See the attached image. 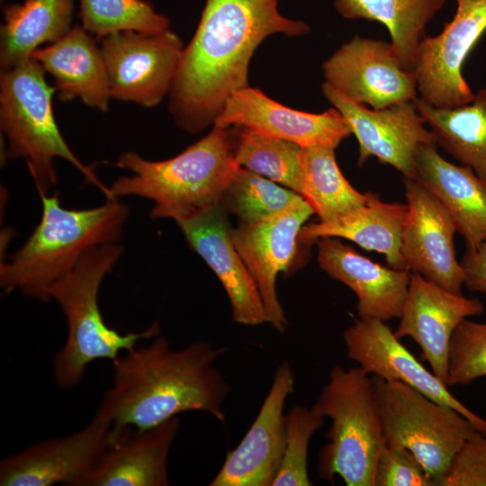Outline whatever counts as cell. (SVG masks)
Wrapping results in <instances>:
<instances>
[{"instance_id":"obj_1","label":"cell","mask_w":486,"mask_h":486,"mask_svg":"<svg viewBox=\"0 0 486 486\" xmlns=\"http://www.w3.org/2000/svg\"><path fill=\"white\" fill-rule=\"evenodd\" d=\"M309 31L304 22L282 15L278 0H205L168 94L175 122L189 133L213 124L228 97L248 86L251 58L265 39Z\"/></svg>"},{"instance_id":"obj_2","label":"cell","mask_w":486,"mask_h":486,"mask_svg":"<svg viewBox=\"0 0 486 486\" xmlns=\"http://www.w3.org/2000/svg\"><path fill=\"white\" fill-rule=\"evenodd\" d=\"M227 350L204 340L176 350L165 338L135 346L112 361V384L97 411L116 435L141 432L192 410L223 422L230 384L215 364Z\"/></svg>"},{"instance_id":"obj_3","label":"cell","mask_w":486,"mask_h":486,"mask_svg":"<svg viewBox=\"0 0 486 486\" xmlns=\"http://www.w3.org/2000/svg\"><path fill=\"white\" fill-rule=\"evenodd\" d=\"M42 214L24 244L1 261L0 284L4 292L19 290L50 301V289L69 273L90 248L117 243L130 211L118 199L82 210L64 208L58 194H40Z\"/></svg>"},{"instance_id":"obj_4","label":"cell","mask_w":486,"mask_h":486,"mask_svg":"<svg viewBox=\"0 0 486 486\" xmlns=\"http://www.w3.org/2000/svg\"><path fill=\"white\" fill-rule=\"evenodd\" d=\"M113 165L131 175L109 187L114 198L140 196L154 202L149 216L176 222L220 203L240 167L235 161L226 129H213L180 154L151 161L135 151L119 156Z\"/></svg>"},{"instance_id":"obj_5","label":"cell","mask_w":486,"mask_h":486,"mask_svg":"<svg viewBox=\"0 0 486 486\" xmlns=\"http://www.w3.org/2000/svg\"><path fill=\"white\" fill-rule=\"evenodd\" d=\"M122 251L117 243L88 249L49 291V299L59 305L68 326L66 342L53 359L54 380L62 389L76 386L92 362L112 361L122 351L135 347L138 341L159 333L156 322L141 332L121 334L103 318L98 303L100 285Z\"/></svg>"},{"instance_id":"obj_6","label":"cell","mask_w":486,"mask_h":486,"mask_svg":"<svg viewBox=\"0 0 486 486\" xmlns=\"http://www.w3.org/2000/svg\"><path fill=\"white\" fill-rule=\"evenodd\" d=\"M45 73L32 58L0 70V128L6 140L4 159L25 160L39 194H48L55 186L54 159L63 158L97 186L106 199H117L63 138L52 108L56 89L47 83Z\"/></svg>"},{"instance_id":"obj_7","label":"cell","mask_w":486,"mask_h":486,"mask_svg":"<svg viewBox=\"0 0 486 486\" xmlns=\"http://www.w3.org/2000/svg\"><path fill=\"white\" fill-rule=\"evenodd\" d=\"M312 410L331 421L328 442L317 464L320 478L346 486H374L377 459L384 444L373 378L359 366L335 365Z\"/></svg>"},{"instance_id":"obj_8","label":"cell","mask_w":486,"mask_h":486,"mask_svg":"<svg viewBox=\"0 0 486 486\" xmlns=\"http://www.w3.org/2000/svg\"><path fill=\"white\" fill-rule=\"evenodd\" d=\"M385 444L409 449L433 482L467 441L482 434L453 408L397 381L372 376Z\"/></svg>"},{"instance_id":"obj_9","label":"cell","mask_w":486,"mask_h":486,"mask_svg":"<svg viewBox=\"0 0 486 486\" xmlns=\"http://www.w3.org/2000/svg\"><path fill=\"white\" fill-rule=\"evenodd\" d=\"M184 45L170 30L120 31L101 40L111 98L152 108L168 95Z\"/></svg>"},{"instance_id":"obj_10","label":"cell","mask_w":486,"mask_h":486,"mask_svg":"<svg viewBox=\"0 0 486 486\" xmlns=\"http://www.w3.org/2000/svg\"><path fill=\"white\" fill-rule=\"evenodd\" d=\"M456 13L442 32L425 37L414 67L418 97L439 108H455L472 101L474 94L463 66L486 31V0H454Z\"/></svg>"},{"instance_id":"obj_11","label":"cell","mask_w":486,"mask_h":486,"mask_svg":"<svg viewBox=\"0 0 486 486\" xmlns=\"http://www.w3.org/2000/svg\"><path fill=\"white\" fill-rule=\"evenodd\" d=\"M321 89L357 140L358 166L374 157L400 171L404 177L414 178L415 158L419 146L436 145V140L413 101L370 109L348 99L326 82Z\"/></svg>"},{"instance_id":"obj_12","label":"cell","mask_w":486,"mask_h":486,"mask_svg":"<svg viewBox=\"0 0 486 486\" xmlns=\"http://www.w3.org/2000/svg\"><path fill=\"white\" fill-rule=\"evenodd\" d=\"M111 421L96 411L83 428L49 438L0 462L1 486H79L109 446L118 437Z\"/></svg>"},{"instance_id":"obj_13","label":"cell","mask_w":486,"mask_h":486,"mask_svg":"<svg viewBox=\"0 0 486 486\" xmlns=\"http://www.w3.org/2000/svg\"><path fill=\"white\" fill-rule=\"evenodd\" d=\"M322 69L326 83L373 109L418 96L415 74L402 68L391 41L356 35L337 50Z\"/></svg>"},{"instance_id":"obj_14","label":"cell","mask_w":486,"mask_h":486,"mask_svg":"<svg viewBox=\"0 0 486 486\" xmlns=\"http://www.w3.org/2000/svg\"><path fill=\"white\" fill-rule=\"evenodd\" d=\"M408 215L400 253L409 271L456 294L464 273L454 248L455 223L441 201L415 179L404 177Z\"/></svg>"},{"instance_id":"obj_15","label":"cell","mask_w":486,"mask_h":486,"mask_svg":"<svg viewBox=\"0 0 486 486\" xmlns=\"http://www.w3.org/2000/svg\"><path fill=\"white\" fill-rule=\"evenodd\" d=\"M294 384L291 364L282 362L255 420L239 444L227 454L211 486H272L285 446L284 406Z\"/></svg>"},{"instance_id":"obj_16","label":"cell","mask_w":486,"mask_h":486,"mask_svg":"<svg viewBox=\"0 0 486 486\" xmlns=\"http://www.w3.org/2000/svg\"><path fill=\"white\" fill-rule=\"evenodd\" d=\"M381 320L358 318L343 332L347 356L369 375L405 383L449 406L486 435V419L463 404L429 372Z\"/></svg>"},{"instance_id":"obj_17","label":"cell","mask_w":486,"mask_h":486,"mask_svg":"<svg viewBox=\"0 0 486 486\" xmlns=\"http://www.w3.org/2000/svg\"><path fill=\"white\" fill-rule=\"evenodd\" d=\"M313 213L301 196L273 217L231 230L233 243L257 285L267 323L278 332L286 329L287 320L276 294V275L291 264L299 232Z\"/></svg>"},{"instance_id":"obj_18","label":"cell","mask_w":486,"mask_h":486,"mask_svg":"<svg viewBox=\"0 0 486 486\" xmlns=\"http://www.w3.org/2000/svg\"><path fill=\"white\" fill-rule=\"evenodd\" d=\"M213 126L246 127L292 141L302 148L325 146L336 148L352 134L339 112L332 107L320 113L289 108L249 86L233 92L226 100Z\"/></svg>"},{"instance_id":"obj_19","label":"cell","mask_w":486,"mask_h":486,"mask_svg":"<svg viewBox=\"0 0 486 486\" xmlns=\"http://www.w3.org/2000/svg\"><path fill=\"white\" fill-rule=\"evenodd\" d=\"M477 298L456 294L411 272L408 292L394 331L399 338H411L421 348L432 372L446 384L452 335L459 323L484 312Z\"/></svg>"},{"instance_id":"obj_20","label":"cell","mask_w":486,"mask_h":486,"mask_svg":"<svg viewBox=\"0 0 486 486\" xmlns=\"http://www.w3.org/2000/svg\"><path fill=\"white\" fill-rule=\"evenodd\" d=\"M191 248L220 281L235 322L256 326L267 322L257 285L238 252L220 203L176 221Z\"/></svg>"},{"instance_id":"obj_21","label":"cell","mask_w":486,"mask_h":486,"mask_svg":"<svg viewBox=\"0 0 486 486\" xmlns=\"http://www.w3.org/2000/svg\"><path fill=\"white\" fill-rule=\"evenodd\" d=\"M317 245L320 268L356 295L358 318L400 319L410 271L375 263L337 238H320Z\"/></svg>"},{"instance_id":"obj_22","label":"cell","mask_w":486,"mask_h":486,"mask_svg":"<svg viewBox=\"0 0 486 486\" xmlns=\"http://www.w3.org/2000/svg\"><path fill=\"white\" fill-rule=\"evenodd\" d=\"M180 421L174 417L152 428L129 430L102 454L79 486H167V460Z\"/></svg>"},{"instance_id":"obj_23","label":"cell","mask_w":486,"mask_h":486,"mask_svg":"<svg viewBox=\"0 0 486 486\" xmlns=\"http://www.w3.org/2000/svg\"><path fill=\"white\" fill-rule=\"evenodd\" d=\"M413 179L445 205L467 248L486 241V181L471 167L445 159L436 145L423 144L416 154Z\"/></svg>"},{"instance_id":"obj_24","label":"cell","mask_w":486,"mask_h":486,"mask_svg":"<svg viewBox=\"0 0 486 486\" xmlns=\"http://www.w3.org/2000/svg\"><path fill=\"white\" fill-rule=\"evenodd\" d=\"M32 58L54 79L60 101L79 98L105 112L111 99L107 72L100 47L82 25H76L58 41L39 48Z\"/></svg>"},{"instance_id":"obj_25","label":"cell","mask_w":486,"mask_h":486,"mask_svg":"<svg viewBox=\"0 0 486 486\" xmlns=\"http://www.w3.org/2000/svg\"><path fill=\"white\" fill-rule=\"evenodd\" d=\"M366 203L328 221L302 226L298 240L305 243L324 237L343 238L385 256L388 266L408 270L400 253V235L408 215L407 203L382 202L367 192Z\"/></svg>"},{"instance_id":"obj_26","label":"cell","mask_w":486,"mask_h":486,"mask_svg":"<svg viewBox=\"0 0 486 486\" xmlns=\"http://www.w3.org/2000/svg\"><path fill=\"white\" fill-rule=\"evenodd\" d=\"M74 0H23L4 7L0 28V70L32 58L43 43H54L72 28Z\"/></svg>"},{"instance_id":"obj_27","label":"cell","mask_w":486,"mask_h":486,"mask_svg":"<svg viewBox=\"0 0 486 486\" xmlns=\"http://www.w3.org/2000/svg\"><path fill=\"white\" fill-rule=\"evenodd\" d=\"M418 112L433 132L436 145L486 181V88L472 102L455 108H439L418 96Z\"/></svg>"},{"instance_id":"obj_28","label":"cell","mask_w":486,"mask_h":486,"mask_svg":"<svg viewBox=\"0 0 486 486\" xmlns=\"http://www.w3.org/2000/svg\"><path fill=\"white\" fill-rule=\"evenodd\" d=\"M447 0H334L337 12L347 19L383 24L402 68L413 71L428 23Z\"/></svg>"},{"instance_id":"obj_29","label":"cell","mask_w":486,"mask_h":486,"mask_svg":"<svg viewBox=\"0 0 486 486\" xmlns=\"http://www.w3.org/2000/svg\"><path fill=\"white\" fill-rule=\"evenodd\" d=\"M334 148H302V196L308 202L320 221L332 220L364 206L368 193L356 190L343 176Z\"/></svg>"},{"instance_id":"obj_30","label":"cell","mask_w":486,"mask_h":486,"mask_svg":"<svg viewBox=\"0 0 486 486\" xmlns=\"http://www.w3.org/2000/svg\"><path fill=\"white\" fill-rule=\"evenodd\" d=\"M232 148L236 163L295 193L302 194V172L298 144L239 127ZM302 195V194H301Z\"/></svg>"},{"instance_id":"obj_31","label":"cell","mask_w":486,"mask_h":486,"mask_svg":"<svg viewBox=\"0 0 486 486\" xmlns=\"http://www.w3.org/2000/svg\"><path fill=\"white\" fill-rule=\"evenodd\" d=\"M82 27L97 40L120 31L169 30L168 18L145 0H79Z\"/></svg>"},{"instance_id":"obj_32","label":"cell","mask_w":486,"mask_h":486,"mask_svg":"<svg viewBox=\"0 0 486 486\" xmlns=\"http://www.w3.org/2000/svg\"><path fill=\"white\" fill-rule=\"evenodd\" d=\"M301 196L266 177L239 167L221 200L241 223H255L278 214Z\"/></svg>"},{"instance_id":"obj_33","label":"cell","mask_w":486,"mask_h":486,"mask_svg":"<svg viewBox=\"0 0 486 486\" xmlns=\"http://www.w3.org/2000/svg\"><path fill=\"white\" fill-rule=\"evenodd\" d=\"M285 446L272 486H310L308 449L312 436L325 424L311 408L294 405L285 414Z\"/></svg>"},{"instance_id":"obj_34","label":"cell","mask_w":486,"mask_h":486,"mask_svg":"<svg viewBox=\"0 0 486 486\" xmlns=\"http://www.w3.org/2000/svg\"><path fill=\"white\" fill-rule=\"evenodd\" d=\"M486 376V323L464 319L450 342L446 385H467Z\"/></svg>"},{"instance_id":"obj_35","label":"cell","mask_w":486,"mask_h":486,"mask_svg":"<svg viewBox=\"0 0 486 486\" xmlns=\"http://www.w3.org/2000/svg\"><path fill=\"white\" fill-rule=\"evenodd\" d=\"M374 486H433V479L409 449L384 443L375 466Z\"/></svg>"},{"instance_id":"obj_36","label":"cell","mask_w":486,"mask_h":486,"mask_svg":"<svg viewBox=\"0 0 486 486\" xmlns=\"http://www.w3.org/2000/svg\"><path fill=\"white\" fill-rule=\"evenodd\" d=\"M433 486H486V435L467 441Z\"/></svg>"},{"instance_id":"obj_37","label":"cell","mask_w":486,"mask_h":486,"mask_svg":"<svg viewBox=\"0 0 486 486\" xmlns=\"http://www.w3.org/2000/svg\"><path fill=\"white\" fill-rule=\"evenodd\" d=\"M464 286L470 292H486V241L466 248L461 260Z\"/></svg>"}]
</instances>
